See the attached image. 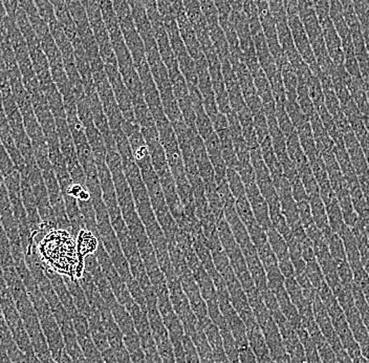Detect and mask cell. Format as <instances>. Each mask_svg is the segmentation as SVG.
Returning a JSON list of instances; mask_svg holds the SVG:
<instances>
[{"instance_id":"21","label":"cell","mask_w":369,"mask_h":363,"mask_svg":"<svg viewBox=\"0 0 369 363\" xmlns=\"http://www.w3.org/2000/svg\"><path fill=\"white\" fill-rule=\"evenodd\" d=\"M79 282L84 293H86V298H88L90 307L93 308V309H97L99 312L108 308V305L104 301L103 297L100 294L99 290H98L97 286H95L90 273L84 271L83 275L80 278Z\"/></svg>"},{"instance_id":"17","label":"cell","mask_w":369,"mask_h":363,"mask_svg":"<svg viewBox=\"0 0 369 363\" xmlns=\"http://www.w3.org/2000/svg\"><path fill=\"white\" fill-rule=\"evenodd\" d=\"M309 205H311V216H313L314 222L316 226L318 227L324 239H328L333 231L330 229V223H328V213H326V205L322 201L320 193L318 194L311 195L309 197Z\"/></svg>"},{"instance_id":"27","label":"cell","mask_w":369,"mask_h":363,"mask_svg":"<svg viewBox=\"0 0 369 363\" xmlns=\"http://www.w3.org/2000/svg\"><path fill=\"white\" fill-rule=\"evenodd\" d=\"M235 210H236L237 216L241 218L243 225L247 227V229L257 223L256 222L255 216H254L253 210H252L251 205H250L247 194L235 199Z\"/></svg>"},{"instance_id":"25","label":"cell","mask_w":369,"mask_h":363,"mask_svg":"<svg viewBox=\"0 0 369 363\" xmlns=\"http://www.w3.org/2000/svg\"><path fill=\"white\" fill-rule=\"evenodd\" d=\"M281 72L282 81H283L284 90L286 93V101H295L297 100V88H298V77L295 73L294 69L290 62H286L280 69Z\"/></svg>"},{"instance_id":"33","label":"cell","mask_w":369,"mask_h":363,"mask_svg":"<svg viewBox=\"0 0 369 363\" xmlns=\"http://www.w3.org/2000/svg\"><path fill=\"white\" fill-rule=\"evenodd\" d=\"M305 264H307V267H305V274H307L314 288L317 290V289L326 282L321 268H320L317 260H309V262H307Z\"/></svg>"},{"instance_id":"29","label":"cell","mask_w":369,"mask_h":363,"mask_svg":"<svg viewBox=\"0 0 369 363\" xmlns=\"http://www.w3.org/2000/svg\"><path fill=\"white\" fill-rule=\"evenodd\" d=\"M297 103L300 106L303 114L311 118L314 114H317L315 106L311 102V97H309V90H307V84L302 81H298V88H297Z\"/></svg>"},{"instance_id":"24","label":"cell","mask_w":369,"mask_h":363,"mask_svg":"<svg viewBox=\"0 0 369 363\" xmlns=\"http://www.w3.org/2000/svg\"><path fill=\"white\" fill-rule=\"evenodd\" d=\"M326 208L330 229H332L333 232L337 233L338 235H340L347 225L343 220L342 211H341V207L337 197H335L330 203L326 204Z\"/></svg>"},{"instance_id":"41","label":"cell","mask_w":369,"mask_h":363,"mask_svg":"<svg viewBox=\"0 0 369 363\" xmlns=\"http://www.w3.org/2000/svg\"><path fill=\"white\" fill-rule=\"evenodd\" d=\"M0 269H1V265H0Z\"/></svg>"},{"instance_id":"7","label":"cell","mask_w":369,"mask_h":363,"mask_svg":"<svg viewBox=\"0 0 369 363\" xmlns=\"http://www.w3.org/2000/svg\"><path fill=\"white\" fill-rule=\"evenodd\" d=\"M20 189L21 199H22L23 206L27 214L29 220V229H31L32 242L36 241L39 237L40 228H41V218L38 212L37 205H36L35 197H34L33 189H32L31 183L27 178V171L20 173Z\"/></svg>"},{"instance_id":"22","label":"cell","mask_w":369,"mask_h":363,"mask_svg":"<svg viewBox=\"0 0 369 363\" xmlns=\"http://www.w3.org/2000/svg\"><path fill=\"white\" fill-rule=\"evenodd\" d=\"M339 237L342 239L343 245H344L345 253H347V260H349L351 268L361 266V260H360L359 248H358L357 239L354 235L353 231L349 226L343 229L342 232L339 235Z\"/></svg>"},{"instance_id":"34","label":"cell","mask_w":369,"mask_h":363,"mask_svg":"<svg viewBox=\"0 0 369 363\" xmlns=\"http://www.w3.org/2000/svg\"><path fill=\"white\" fill-rule=\"evenodd\" d=\"M254 128H255L256 136H257L258 142L262 143L267 138L270 137V131H269L268 120H267L266 114L264 110L254 114Z\"/></svg>"},{"instance_id":"32","label":"cell","mask_w":369,"mask_h":363,"mask_svg":"<svg viewBox=\"0 0 369 363\" xmlns=\"http://www.w3.org/2000/svg\"><path fill=\"white\" fill-rule=\"evenodd\" d=\"M226 179L227 182H228L229 188H230L235 199L246 195L245 184H243L241 176L235 169H227Z\"/></svg>"},{"instance_id":"3","label":"cell","mask_w":369,"mask_h":363,"mask_svg":"<svg viewBox=\"0 0 369 363\" xmlns=\"http://www.w3.org/2000/svg\"><path fill=\"white\" fill-rule=\"evenodd\" d=\"M0 220H1L2 227L10 241L13 260L25 256L4 178L0 179Z\"/></svg>"},{"instance_id":"14","label":"cell","mask_w":369,"mask_h":363,"mask_svg":"<svg viewBox=\"0 0 369 363\" xmlns=\"http://www.w3.org/2000/svg\"><path fill=\"white\" fill-rule=\"evenodd\" d=\"M175 17H177L180 35H181L184 46H186L189 55L192 57L193 60H195L197 57L203 54V51H201V44H199V39H197L194 29H193L192 25H191L190 21H189L184 11L177 13Z\"/></svg>"},{"instance_id":"31","label":"cell","mask_w":369,"mask_h":363,"mask_svg":"<svg viewBox=\"0 0 369 363\" xmlns=\"http://www.w3.org/2000/svg\"><path fill=\"white\" fill-rule=\"evenodd\" d=\"M328 242V249H330V256L334 258L337 264L347 262V253H345L344 245H343L342 239L337 233L333 232L330 237L326 239ZM349 262V260H347Z\"/></svg>"},{"instance_id":"4","label":"cell","mask_w":369,"mask_h":363,"mask_svg":"<svg viewBox=\"0 0 369 363\" xmlns=\"http://www.w3.org/2000/svg\"><path fill=\"white\" fill-rule=\"evenodd\" d=\"M288 23L290 33H292L295 46H296L299 55H300L303 61L307 63L311 73L318 77L321 71H320L319 65H318L315 55H314L313 50H311L309 37H307V32H305L304 27L301 22L300 17H299V15L288 16Z\"/></svg>"},{"instance_id":"35","label":"cell","mask_w":369,"mask_h":363,"mask_svg":"<svg viewBox=\"0 0 369 363\" xmlns=\"http://www.w3.org/2000/svg\"><path fill=\"white\" fill-rule=\"evenodd\" d=\"M316 347H317L318 353H319L320 358H321L323 363H339L338 358L335 354L334 350L330 347V343L326 341L324 337H322L319 341H315Z\"/></svg>"},{"instance_id":"36","label":"cell","mask_w":369,"mask_h":363,"mask_svg":"<svg viewBox=\"0 0 369 363\" xmlns=\"http://www.w3.org/2000/svg\"><path fill=\"white\" fill-rule=\"evenodd\" d=\"M183 345L187 363H201V360H199V354H197L196 348H195L192 339L188 335L184 334Z\"/></svg>"},{"instance_id":"5","label":"cell","mask_w":369,"mask_h":363,"mask_svg":"<svg viewBox=\"0 0 369 363\" xmlns=\"http://www.w3.org/2000/svg\"><path fill=\"white\" fill-rule=\"evenodd\" d=\"M194 61L195 67H196L197 88L203 95V108L212 121L217 116L220 110H218L217 104H216L211 77H210L207 60H206L203 53L201 56L197 57Z\"/></svg>"},{"instance_id":"30","label":"cell","mask_w":369,"mask_h":363,"mask_svg":"<svg viewBox=\"0 0 369 363\" xmlns=\"http://www.w3.org/2000/svg\"><path fill=\"white\" fill-rule=\"evenodd\" d=\"M307 90H309V97H311L316 110L319 112L321 108L326 107L323 90H322L321 82H320L319 78L315 75L311 76L309 81L307 82Z\"/></svg>"},{"instance_id":"20","label":"cell","mask_w":369,"mask_h":363,"mask_svg":"<svg viewBox=\"0 0 369 363\" xmlns=\"http://www.w3.org/2000/svg\"><path fill=\"white\" fill-rule=\"evenodd\" d=\"M65 284H67V288H69V293H71L72 297H73L74 303H75L76 308H77L78 312L82 315L86 316V318L92 313L93 308L90 307L88 303V298H86V293H84L83 289H82L81 284H80L79 279H71L67 276H63Z\"/></svg>"},{"instance_id":"15","label":"cell","mask_w":369,"mask_h":363,"mask_svg":"<svg viewBox=\"0 0 369 363\" xmlns=\"http://www.w3.org/2000/svg\"><path fill=\"white\" fill-rule=\"evenodd\" d=\"M246 328H247L248 343H249L250 348L255 355L257 362L264 363L272 359L270 350H269L266 339H264V334H262L257 322L254 320V322L246 324Z\"/></svg>"},{"instance_id":"16","label":"cell","mask_w":369,"mask_h":363,"mask_svg":"<svg viewBox=\"0 0 369 363\" xmlns=\"http://www.w3.org/2000/svg\"><path fill=\"white\" fill-rule=\"evenodd\" d=\"M252 36H253L254 44H255L258 62H260V67L266 74L268 79L270 80L273 76L276 75L280 70L278 69L276 62L271 54L270 48H269L266 38H264V32H258Z\"/></svg>"},{"instance_id":"2","label":"cell","mask_w":369,"mask_h":363,"mask_svg":"<svg viewBox=\"0 0 369 363\" xmlns=\"http://www.w3.org/2000/svg\"><path fill=\"white\" fill-rule=\"evenodd\" d=\"M167 284H168L171 305H173L175 314L183 324L184 334L188 335L189 337H192L196 332L199 320H197L194 312L191 309L190 303H189L183 288H182L180 278H175V279L167 282Z\"/></svg>"},{"instance_id":"9","label":"cell","mask_w":369,"mask_h":363,"mask_svg":"<svg viewBox=\"0 0 369 363\" xmlns=\"http://www.w3.org/2000/svg\"><path fill=\"white\" fill-rule=\"evenodd\" d=\"M179 278L184 294H186L187 298H188L189 303H190L191 309L194 312L197 320L209 317V315H208L207 305H206L205 301H203V296H201L199 284H197L196 280H195L192 271L188 269V270L182 273L181 275H179Z\"/></svg>"},{"instance_id":"28","label":"cell","mask_w":369,"mask_h":363,"mask_svg":"<svg viewBox=\"0 0 369 363\" xmlns=\"http://www.w3.org/2000/svg\"><path fill=\"white\" fill-rule=\"evenodd\" d=\"M194 108L195 112V127L199 131V136L203 139L208 137L210 133H213L214 127L212 124L211 119L206 112L203 105L196 106Z\"/></svg>"},{"instance_id":"26","label":"cell","mask_w":369,"mask_h":363,"mask_svg":"<svg viewBox=\"0 0 369 363\" xmlns=\"http://www.w3.org/2000/svg\"><path fill=\"white\" fill-rule=\"evenodd\" d=\"M296 332L298 334L301 343L303 345V348H304L307 363H323L321 358H320L319 353H318L315 343H314L311 337L309 336V332L305 330L304 326H300Z\"/></svg>"},{"instance_id":"13","label":"cell","mask_w":369,"mask_h":363,"mask_svg":"<svg viewBox=\"0 0 369 363\" xmlns=\"http://www.w3.org/2000/svg\"><path fill=\"white\" fill-rule=\"evenodd\" d=\"M278 197H279L280 206H281V211L283 216H286V222L288 226H294V225L300 223L299 220L298 208H297L296 201L294 199L292 193V187L290 183L286 177L283 178L279 187L276 189Z\"/></svg>"},{"instance_id":"6","label":"cell","mask_w":369,"mask_h":363,"mask_svg":"<svg viewBox=\"0 0 369 363\" xmlns=\"http://www.w3.org/2000/svg\"><path fill=\"white\" fill-rule=\"evenodd\" d=\"M231 67L239 79V86L243 93V100L252 114L262 112V103L254 84L253 76L246 67L243 61H230Z\"/></svg>"},{"instance_id":"10","label":"cell","mask_w":369,"mask_h":363,"mask_svg":"<svg viewBox=\"0 0 369 363\" xmlns=\"http://www.w3.org/2000/svg\"><path fill=\"white\" fill-rule=\"evenodd\" d=\"M246 194H247L250 205L253 210L256 222L264 231H268L273 226L272 222H271L269 205L266 199L260 193L256 182L246 186Z\"/></svg>"},{"instance_id":"8","label":"cell","mask_w":369,"mask_h":363,"mask_svg":"<svg viewBox=\"0 0 369 363\" xmlns=\"http://www.w3.org/2000/svg\"><path fill=\"white\" fill-rule=\"evenodd\" d=\"M311 305H313L314 317H315L318 328L321 331L322 335H323L326 341L330 343L332 349L334 350L335 354L338 353L344 348H343L340 338H339L336 331H335L334 326H333L330 315H328V311H326V307H324L318 294L314 298Z\"/></svg>"},{"instance_id":"11","label":"cell","mask_w":369,"mask_h":363,"mask_svg":"<svg viewBox=\"0 0 369 363\" xmlns=\"http://www.w3.org/2000/svg\"><path fill=\"white\" fill-rule=\"evenodd\" d=\"M222 72L224 84H226L227 93L229 95V101H230L231 110L237 114L243 108H245L247 104L243 100L239 79H237L236 75L231 67L230 60L222 62Z\"/></svg>"},{"instance_id":"18","label":"cell","mask_w":369,"mask_h":363,"mask_svg":"<svg viewBox=\"0 0 369 363\" xmlns=\"http://www.w3.org/2000/svg\"><path fill=\"white\" fill-rule=\"evenodd\" d=\"M88 320L93 343H95L97 349L101 353H103L106 350L109 349L110 347L100 312L93 308L92 313L88 316Z\"/></svg>"},{"instance_id":"1","label":"cell","mask_w":369,"mask_h":363,"mask_svg":"<svg viewBox=\"0 0 369 363\" xmlns=\"http://www.w3.org/2000/svg\"><path fill=\"white\" fill-rule=\"evenodd\" d=\"M95 258H97L98 263H99L104 275L107 278L108 282L112 286V292H114L116 301L121 305H124L126 309L130 307L135 301L131 297L126 284H125L124 280L116 271V267L112 264V260H110L109 256H108L101 242H100L99 248L95 252Z\"/></svg>"},{"instance_id":"19","label":"cell","mask_w":369,"mask_h":363,"mask_svg":"<svg viewBox=\"0 0 369 363\" xmlns=\"http://www.w3.org/2000/svg\"><path fill=\"white\" fill-rule=\"evenodd\" d=\"M76 248L79 262L84 265L86 256L95 254L100 245V239L92 231L84 228L76 237Z\"/></svg>"},{"instance_id":"38","label":"cell","mask_w":369,"mask_h":363,"mask_svg":"<svg viewBox=\"0 0 369 363\" xmlns=\"http://www.w3.org/2000/svg\"><path fill=\"white\" fill-rule=\"evenodd\" d=\"M170 1L175 14L182 12V11H184L183 0H170Z\"/></svg>"},{"instance_id":"12","label":"cell","mask_w":369,"mask_h":363,"mask_svg":"<svg viewBox=\"0 0 369 363\" xmlns=\"http://www.w3.org/2000/svg\"><path fill=\"white\" fill-rule=\"evenodd\" d=\"M323 33L324 42H326V50H328V56L333 61L334 65H344V53L342 48V40L340 36L337 33L334 25L330 18L320 22Z\"/></svg>"},{"instance_id":"39","label":"cell","mask_w":369,"mask_h":363,"mask_svg":"<svg viewBox=\"0 0 369 363\" xmlns=\"http://www.w3.org/2000/svg\"><path fill=\"white\" fill-rule=\"evenodd\" d=\"M25 356V360H27V363H42L40 362L39 358L36 356L35 353L32 354H27V355Z\"/></svg>"},{"instance_id":"37","label":"cell","mask_w":369,"mask_h":363,"mask_svg":"<svg viewBox=\"0 0 369 363\" xmlns=\"http://www.w3.org/2000/svg\"><path fill=\"white\" fill-rule=\"evenodd\" d=\"M102 357H103L104 363H118L116 355H114V352H112L110 348L102 353Z\"/></svg>"},{"instance_id":"23","label":"cell","mask_w":369,"mask_h":363,"mask_svg":"<svg viewBox=\"0 0 369 363\" xmlns=\"http://www.w3.org/2000/svg\"><path fill=\"white\" fill-rule=\"evenodd\" d=\"M208 29H209L210 39H211L214 50H215L220 62L230 60L229 44L228 41H227L224 29H222L220 25H215V27H208Z\"/></svg>"},{"instance_id":"40","label":"cell","mask_w":369,"mask_h":363,"mask_svg":"<svg viewBox=\"0 0 369 363\" xmlns=\"http://www.w3.org/2000/svg\"><path fill=\"white\" fill-rule=\"evenodd\" d=\"M264 363H276V362H275L274 359H273V358H272V359L268 360V362H266Z\"/></svg>"}]
</instances>
